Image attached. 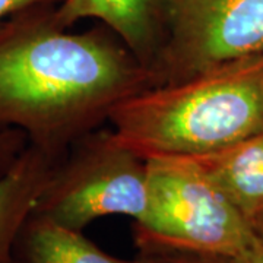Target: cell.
<instances>
[{
    "label": "cell",
    "mask_w": 263,
    "mask_h": 263,
    "mask_svg": "<svg viewBox=\"0 0 263 263\" xmlns=\"http://www.w3.org/2000/svg\"><path fill=\"white\" fill-rule=\"evenodd\" d=\"M51 6L18 13L0 28V129L24 132L60 160L152 79L108 27L69 32Z\"/></svg>",
    "instance_id": "1"
},
{
    "label": "cell",
    "mask_w": 263,
    "mask_h": 263,
    "mask_svg": "<svg viewBox=\"0 0 263 263\" xmlns=\"http://www.w3.org/2000/svg\"><path fill=\"white\" fill-rule=\"evenodd\" d=\"M142 158L200 157L263 130V56L132 95L108 119Z\"/></svg>",
    "instance_id": "2"
},
{
    "label": "cell",
    "mask_w": 263,
    "mask_h": 263,
    "mask_svg": "<svg viewBox=\"0 0 263 263\" xmlns=\"http://www.w3.org/2000/svg\"><path fill=\"white\" fill-rule=\"evenodd\" d=\"M148 211L146 160L98 127L60 158L32 214L84 231L92 221L124 215L142 222Z\"/></svg>",
    "instance_id": "3"
},
{
    "label": "cell",
    "mask_w": 263,
    "mask_h": 263,
    "mask_svg": "<svg viewBox=\"0 0 263 263\" xmlns=\"http://www.w3.org/2000/svg\"><path fill=\"white\" fill-rule=\"evenodd\" d=\"M148 211L133 226L173 245L234 259L254 237L250 221L193 157H151Z\"/></svg>",
    "instance_id": "4"
},
{
    "label": "cell",
    "mask_w": 263,
    "mask_h": 263,
    "mask_svg": "<svg viewBox=\"0 0 263 263\" xmlns=\"http://www.w3.org/2000/svg\"><path fill=\"white\" fill-rule=\"evenodd\" d=\"M167 34L151 86L263 56V0H167Z\"/></svg>",
    "instance_id": "5"
},
{
    "label": "cell",
    "mask_w": 263,
    "mask_h": 263,
    "mask_svg": "<svg viewBox=\"0 0 263 263\" xmlns=\"http://www.w3.org/2000/svg\"><path fill=\"white\" fill-rule=\"evenodd\" d=\"M167 13V0H62L53 18L66 29L82 19L101 21L149 70L165 40Z\"/></svg>",
    "instance_id": "6"
},
{
    "label": "cell",
    "mask_w": 263,
    "mask_h": 263,
    "mask_svg": "<svg viewBox=\"0 0 263 263\" xmlns=\"http://www.w3.org/2000/svg\"><path fill=\"white\" fill-rule=\"evenodd\" d=\"M59 162L37 146H28L0 177V263H15L19 233L37 206Z\"/></svg>",
    "instance_id": "7"
},
{
    "label": "cell",
    "mask_w": 263,
    "mask_h": 263,
    "mask_svg": "<svg viewBox=\"0 0 263 263\" xmlns=\"http://www.w3.org/2000/svg\"><path fill=\"white\" fill-rule=\"evenodd\" d=\"M250 221L263 214V130L212 154L193 157Z\"/></svg>",
    "instance_id": "8"
},
{
    "label": "cell",
    "mask_w": 263,
    "mask_h": 263,
    "mask_svg": "<svg viewBox=\"0 0 263 263\" xmlns=\"http://www.w3.org/2000/svg\"><path fill=\"white\" fill-rule=\"evenodd\" d=\"M15 263H135L105 253L82 231L31 214L19 233Z\"/></svg>",
    "instance_id": "9"
},
{
    "label": "cell",
    "mask_w": 263,
    "mask_h": 263,
    "mask_svg": "<svg viewBox=\"0 0 263 263\" xmlns=\"http://www.w3.org/2000/svg\"><path fill=\"white\" fill-rule=\"evenodd\" d=\"M135 263H234L233 259L173 245L133 226Z\"/></svg>",
    "instance_id": "10"
},
{
    "label": "cell",
    "mask_w": 263,
    "mask_h": 263,
    "mask_svg": "<svg viewBox=\"0 0 263 263\" xmlns=\"http://www.w3.org/2000/svg\"><path fill=\"white\" fill-rule=\"evenodd\" d=\"M28 146V138L16 129H0V177H3Z\"/></svg>",
    "instance_id": "11"
},
{
    "label": "cell",
    "mask_w": 263,
    "mask_h": 263,
    "mask_svg": "<svg viewBox=\"0 0 263 263\" xmlns=\"http://www.w3.org/2000/svg\"><path fill=\"white\" fill-rule=\"evenodd\" d=\"M57 2L60 3L62 0H0V28L6 21H9L18 13L38 6L54 5Z\"/></svg>",
    "instance_id": "12"
},
{
    "label": "cell",
    "mask_w": 263,
    "mask_h": 263,
    "mask_svg": "<svg viewBox=\"0 0 263 263\" xmlns=\"http://www.w3.org/2000/svg\"><path fill=\"white\" fill-rule=\"evenodd\" d=\"M256 233V231H254ZM234 263H263V237L254 234L245 250L233 259Z\"/></svg>",
    "instance_id": "13"
},
{
    "label": "cell",
    "mask_w": 263,
    "mask_h": 263,
    "mask_svg": "<svg viewBox=\"0 0 263 263\" xmlns=\"http://www.w3.org/2000/svg\"><path fill=\"white\" fill-rule=\"evenodd\" d=\"M252 227H253V230L256 231V234L263 237V214L257 216V218H254L253 221H252Z\"/></svg>",
    "instance_id": "14"
}]
</instances>
